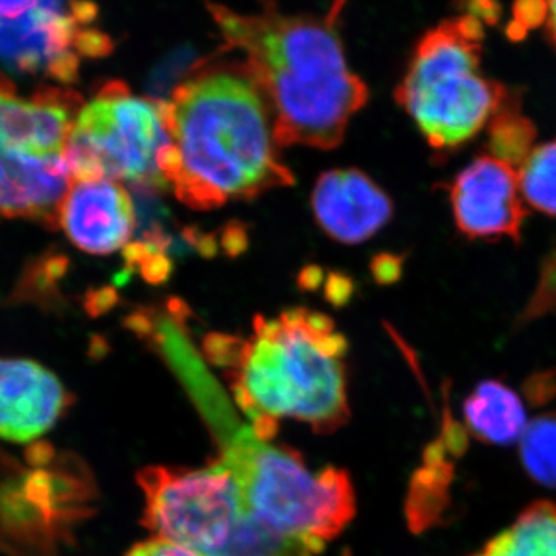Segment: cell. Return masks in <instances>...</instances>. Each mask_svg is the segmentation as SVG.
I'll return each instance as SVG.
<instances>
[{"mask_svg": "<svg viewBox=\"0 0 556 556\" xmlns=\"http://www.w3.org/2000/svg\"><path fill=\"white\" fill-rule=\"evenodd\" d=\"M161 113L170 141L164 178L193 211L294 182L278 153L273 110L247 62H197L161 101Z\"/></svg>", "mask_w": 556, "mask_h": 556, "instance_id": "obj_1", "label": "cell"}, {"mask_svg": "<svg viewBox=\"0 0 556 556\" xmlns=\"http://www.w3.org/2000/svg\"><path fill=\"white\" fill-rule=\"evenodd\" d=\"M348 0L325 14H289L277 0L241 13L206 0L223 50L239 51L273 110L280 148L331 150L368 101L367 84L348 64L340 17Z\"/></svg>", "mask_w": 556, "mask_h": 556, "instance_id": "obj_2", "label": "cell"}, {"mask_svg": "<svg viewBox=\"0 0 556 556\" xmlns=\"http://www.w3.org/2000/svg\"><path fill=\"white\" fill-rule=\"evenodd\" d=\"M208 361L228 369L233 397L260 437L281 419L336 430L350 415L345 336L325 314L306 308L257 316L251 338L211 334Z\"/></svg>", "mask_w": 556, "mask_h": 556, "instance_id": "obj_3", "label": "cell"}, {"mask_svg": "<svg viewBox=\"0 0 556 556\" xmlns=\"http://www.w3.org/2000/svg\"><path fill=\"white\" fill-rule=\"evenodd\" d=\"M193 402L217 439L219 463L262 525L325 546L354 518L356 495L345 470L311 471L298 453L270 444L251 424L241 422L222 387Z\"/></svg>", "mask_w": 556, "mask_h": 556, "instance_id": "obj_4", "label": "cell"}, {"mask_svg": "<svg viewBox=\"0 0 556 556\" xmlns=\"http://www.w3.org/2000/svg\"><path fill=\"white\" fill-rule=\"evenodd\" d=\"M137 478L144 525L195 555L318 556L324 548L262 525L219 460L203 468L148 467Z\"/></svg>", "mask_w": 556, "mask_h": 556, "instance_id": "obj_5", "label": "cell"}, {"mask_svg": "<svg viewBox=\"0 0 556 556\" xmlns=\"http://www.w3.org/2000/svg\"><path fill=\"white\" fill-rule=\"evenodd\" d=\"M482 40L484 22L463 14L430 28L413 50L396 100L433 149L466 144L510 98L482 70Z\"/></svg>", "mask_w": 556, "mask_h": 556, "instance_id": "obj_6", "label": "cell"}, {"mask_svg": "<svg viewBox=\"0 0 556 556\" xmlns=\"http://www.w3.org/2000/svg\"><path fill=\"white\" fill-rule=\"evenodd\" d=\"M83 104L64 86L21 93L0 73V222L21 218L60 228L73 182L68 139Z\"/></svg>", "mask_w": 556, "mask_h": 556, "instance_id": "obj_7", "label": "cell"}, {"mask_svg": "<svg viewBox=\"0 0 556 556\" xmlns=\"http://www.w3.org/2000/svg\"><path fill=\"white\" fill-rule=\"evenodd\" d=\"M169 146L161 101L110 80L76 116L67 146L70 174L73 181L108 178L139 193L164 192L169 185L163 156Z\"/></svg>", "mask_w": 556, "mask_h": 556, "instance_id": "obj_8", "label": "cell"}, {"mask_svg": "<svg viewBox=\"0 0 556 556\" xmlns=\"http://www.w3.org/2000/svg\"><path fill=\"white\" fill-rule=\"evenodd\" d=\"M110 51L112 39L89 0H40L17 20H0V62L64 87L78 80L80 62Z\"/></svg>", "mask_w": 556, "mask_h": 556, "instance_id": "obj_9", "label": "cell"}, {"mask_svg": "<svg viewBox=\"0 0 556 556\" xmlns=\"http://www.w3.org/2000/svg\"><path fill=\"white\" fill-rule=\"evenodd\" d=\"M457 229L470 239H521L527 217L518 172L482 155L460 172L450 188Z\"/></svg>", "mask_w": 556, "mask_h": 556, "instance_id": "obj_10", "label": "cell"}, {"mask_svg": "<svg viewBox=\"0 0 556 556\" xmlns=\"http://www.w3.org/2000/svg\"><path fill=\"white\" fill-rule=\"evenodd\" d=\"M72 404L50 369L28 358L0 357V441L28 444L42 438Z\"/></svg>", "mask_w": 556, "mask_h": 556, "instance_id": "obj_11", "label": "cell"}, {"mask_svg": "<svg viewBox=\"0 0 556 556\" xmlns=\"http://www.w3.org/2000/svg\"><path fill=\"white\" fill-rule=\"evenodd\" d=\"M60 226L80 251L109 255L130 243L137 214L121 182L108 178L73 181L62 203Z\"/></svg>", "mask_w": 556, "mask_h": 556, "instance_id": "obj_12", "label": "cell"}, {"mask_svg": "<svg viewBox=\"0 0 556 556\" xmlns=\"http://www.w3.org/2000/svg\"><path fill=\"white\" fill-rule=\"evenodd\" d=\"M324 232L343 244L364 243L393 217V201L368 175L336 169L320 175L311 199Z\"/></svg>", "mask_w": 556, "mask_h": 556, "instance_id": "obj_13", "label": "cell"}, {"mask_svg": "<svg viewBox=\"0 0 556 556\" xmlns=\"http://www.w3.org/2000/svg\"><path fill=\"white\" fill-rule=\"evenodd\" d=\"M468 433L490 445L519 442L527 427L525 404L517 391L500 380H484L463 405Z\"/></svg>", "mask_w": 556, "mask_h": 556, "instance_id": "obj_14", "label": "cell"}, {"mask_svg": "<svg viewBox=\"0 0 556 556\" xmlns=\"http://www.w3.org/2000/svg\"><path fill=\"white\" fill-rule=\"evenodd\" d=\"M470 556H556V504L547 500L530 504Z\"/></svg>", "mask_w": 556, "mask_h": 556, "instance_id": "obj_15", "label": "cell"}, {"mask_svg": "<svg viewBox=\"0 0 556 556\" xmlns=\"http://www.w3.org/2000/svg\"><path fill=\"white\" fill-rule=\"evenodd\" d=\"M535 135L532 121L521 115L517 101L510 97L489 123L490 155L518 170L535 149Z\"/></svg>", "mask_w": 556, "mask_h": 556, "instance_id": "obj_16", "label": "cell"}, {"mask_svg": "<svg viewBox=\"0 0 556 556\" xmlns=\"http://www.w3.org/2000/svg\"><path fill=\"white\" fill-rule=\"evenodd\" d=\"M519 456L533 481L556 489V413H546L527 424L519 439Z\"/></svg>", "mask_w": 556, "mask_h": 556, "instance_id": "obj_17", "label": "cell"}, {"mask_svg": "<svg viewBox=\"0 0 556 556\" xmlns=\"http://www.w3.org/2000/svg\"><path fill=\"white\" fill-rule=\"evenodd\" d=\"M522 200L556 217V141L538 146L518 169Z\"/></svg>", "mask_w": 556, "mask_h": 556, "instance_id": "obj_18", "label": "cell"}, {"mask_svg": "<svg viewBox=\"0 0 556 556\" xmlns=\"http://www.w3.org/2000/svg\"><path fill=\"white\" fill-rule=\"evenodd\" d=\"M126 556H199L188 548L178 546V544L170 543V541L163 540V538H152V540L139 543L137 546L131 547L129 554Z\"/></svg>", "mask_w": 556, "mask_h": 556, "instance_id": "obj_19", "label": "cell"}, {"mask_svg": "<svg viewBox=\"0 0 556 556\" xmlns=\"http://www.w3.org/2000/svg\"><path fill=\"white\" fill-rule=\"evenodd\" d=\"M40 0H0V20H17L30 13Z\"/></svg>", "mask_w": 556, "mask_h": 556, "instance_id": "obj_20", "label": "cell"}, {"mask_svg": "<svg viewBox=\"0 0 556 556\" xmlns=\"http://www.w3.org/2000/svg\"><path fill=\"white\" fill-rule=\"evenodd\" d=\"M543 24L546 28L547 38L556 49V0H543Z\"/></svg>", "mask_w": 556, "mask_h": 556, "instance_id": "obj_21", "label": "cell"}]
</instances>
